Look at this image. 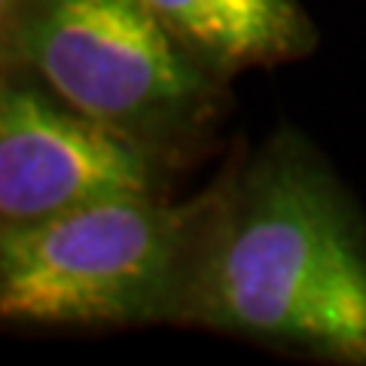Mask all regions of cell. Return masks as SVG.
<instances>
[{
  "label": "cell",
  "instance_id": "4",
  "mask_svg": "<svg viewBox=\"0 0 366 366\" xmlns=\"http://www.w3.org/2000/svg\"><path fill=\"white\" fill-rule=\"evenodd\" d=\"M180 171L37 79L0 76V229L122 196H171Z\"/></svg>",
  "mask_w": 366,
  "mask_h": 366
},
{
  "label": "cell",
  "instance_id": "1",
  "mask_svg": "<svg viewBox=\"0 0 366 366\" xmlns=\"http://www.w3.org/2000/svg\"><path fill=\"white\" fill-rule=\"evenodd\" d=\"M214 183L192 330L366 366V217L327 156L281 125Z\"/></svg>",
  "mask_w": 366,
  "mask_h": 366
},
{
  "label": "cell",
  "instance_id": "2",
  "mask_svg": "<svg viewBox=\"0 0 366 366\" xmlns=\"http://www.w3.org/2000/svg\"><path fill=\"white\" fill-rule=\"evenodd\" d=\"M217 183L0 229V317L28 330H192Z\"/></svg>",
  "mask_w": 366,
  "mask_h": 366
},
{
  "label": "cell",
  "instance_id": "5",
  "mask_svg": "<svg viewBox=\"0 0 366 366\" xmlns=\"http://www.w3.org/2000/svg\"><path fill=\"white\" fill-rule=\"evenodd\" d=\"M204 71L232 76L312 55L317 28L300 0H144Z\"/></svg>",
  "mask_w": 366,
  "mask_h": 366
},
{
  "label": "cell",
  "instance_id": "3",
  "mask_svg": "<svg viewBox=\"0 0 366 366\" xmlns=\"http://www.w3.org/2000/svg\"><path fill=\"white\" fill-rule=\"evenodd\" d=\"M0 61L177 171L208 156L232 107L144 0H0Z\"/></svg>",
  "mask_w": 366,
  "mask_h": 366
}]
</instances>
